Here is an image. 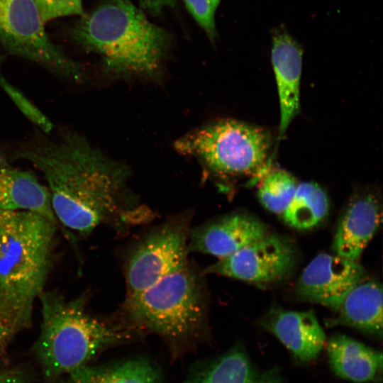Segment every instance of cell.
<instances>
[{
    "label": "cell",
    "instance_id": "6da1fadb",
    "mask_svg": "<svg viewBox=\"0 0 383 383\" xmlns=\"http://www.w3.org/2000/svg\"><path fill=\"white\" fill-rule=\"evenodd\" d=\"M11 156L30 162L43 174L57 221L82 235L101 224L124 231L151 217L148 210L126 203L127 170L77 131L25 142Z\"/></svg>",
    "mask_w": 383,
    "mask_h": 383
},
{
    "label": "cell",
    "instance_id": "7a4b0ae2",
    "mask_svg": "<svg viewBox=\"0 0 383 383\" xmlns=\"http://www.w3.org/2000/svg\"><path fill=\"white\" fill-rule=\"evenodd\" d=\"M57 223L33 211L0 209V320L13 338L32 325L52 267Z\"/></svg>",
    "mask_w": 383,
    "mask_h": 383
},
{
    "label": "cell",
    "instance_id": "3957f363",
    "mask_svg": "<svg viewBox=\"0 0 383 383\" xmlns=\"http://www.w3.org/2000/svg\"><path fill=\"white\" fill-rule=\"evenodd\" d=\"M87 296L69 299L58 292L48 291L39 297L42 323L34 351L47 383L90 365L106 350L141 335L116 318L92 315Z\"/></svg>",
    "mask_w": 383,
    "mask_h": 383
},
{
    "label": "cell",
    "instance_id": "277c9868",
    "mask_svg": "<svg viewBox=\"0 0 383 383\" xmlns=\"http://www.w3.org/2000/svg\"><path fill=\"white\" fill-rule=\"evenodd\" d=\"M207 289L188 262L145 290L126 296L116 318L141 335L153 333L179 359L206 340Z\"/></svg>",
    "mask_w": 383,
    "mask_h": 383
},
{
    "label": "cell",
    "instance_id": "5b68a950",
    "mask_svg": "<svg viewBox=\"0 0 383 383\" xmlns=\"http://www.w3.org/2000/svg\"><path fill=\"white\" fill-rule=\"evenodd\" d=\"M70 37L77 45L99 55L107 70L150 77L160 70L171 44L168 33L131 0H104L80 16Z\"/></svg>",
    "mask_w": 383,
    "mask_h": 383
},
{
    "label": "cell",
    "instance_id": "8992f818",
    "mask_svg": "<svg viewBox=\"0 0 383 383\" xmlns=\"http://www.w3.org/2000/svg\"><path fill=\"white\" fill-rule=\"evenodd\" d=\"M272 145L270 134L257 126L226 119L203 126L179 139L180 153L199 159L223 176H252L265 166Z\"/></svg>",
    "mask_w": 383,
    "mask_h": 383
},
{
    "label": "cell",
    "instance_id": "52a82bcc",
    "mask_svg": "<svg viewBox=\"0 0 383 383\" xmlns=\"http://www.w3.org/2000/svg\"><path fill=\"white\" fill-rule=\"evenodd\" d=\"M44 24L34 0H0V45L60 78L82 82L83 68L51 41Z\"/></svg>",
    "mask_w": 383,
    "mask_h": 383
},
{
    "label": "cell",
    "instance_id": "ba28073f",
    "mask_svg": "<svg viewBox=\"0 0 383 383\" xmlns=\"http://www.w3.org/2000/svg\"><path fill=\"white\" fill-rule=\"evenodd\" d=\"M190 216H174L152 228L130 248L123 264L127 296L152 286L187 262Z\"/></svg>",
    "mask_w": 383,
    "mask_h": 383
},
{
    "label": "cell",
    "instance_id": "9c48e42d",
    "mask_svg": "<svg viewBox=\"0 0 383 383\" xmlns=\"http://www.w3.org/2000/svg\"><path fill=\"white\" fill-rule=\"evenodd\" d=\"M296 260V251L288 239L268 233L235 252L218 258L204 273L268 284L287 278L294 270Z\"/></svg>",
    "mask_w": 383,
    "mask_h": 383
},
{
    "label": "cell",
    "instance_id": "30bf717a",
    "mask_svg": "<svg viewBox=\"0 0 383 383\" xmlns=\"http://www.w3.org/2000/svg\"><path fill=\"white\" fill-rule=\"evenodd\" d=\"M365 276L358 261L321 252L301 272L296 291L304 299L337 311L346 294Z\"/></svg>",
    "mask_w": 383,
    "mask_h": 383
},
{
    "label": "cell",
    "instance_id": "8fae6325",
    "mask_svg": "<svg viewBox=\"0 0 383 383\" xmlns=\"http://www.w3.org/2000/svg\"><path fill=\"white\" fill-rule=\"evenodd\" d=\"M269 233L265 223L244 213H233L190 231L188 252L227 257Z\"/></svg>",
    "mask_w": 383,
    "mask_h": 383
},
{
    "label": "cell",
    "instance_id": "7c38bea8",
    "mask_svg": "<svg viewBox=\"0 0 383 383\" xmlns=\"http://www.w3.org/2000/svg\"><path fill=\"white\" fill-rule=\"evenodd\" d=\"M303 48L284 28L272 36L271 60L278 92L280 121L279 139L300 110V83Z\"/></svg>",
    "mask_w": 383,
    "mask_h": 383
},
{
    "label": "cell",
    "instance_id": "4fadbf2b",
    "mask_svg": "<svg viewBox=\"0 0 383 383\" xmlns=\"http://www.w3.org/2000/svg\"><path fill=\"white\" fill-rule=\"evenodd\" d=\"M382 221V207L372 193L354 195L341 215L333 241L335 254L358 261L377 231Z\"/></svg>",
    "mask_w": 383,
    "mask_h": 383
},
{
    "label": "cell",
    "instance_id": "5bb4252c",
    "mask_svg": "<svg viewBox=\"0 0 383 383\" xmlns=\"http://www.w3.org/2000/svg\"><path fill=\"white\" fill-rule=\"evenodd\" d=\"M263 324L301 362L315 360L325 346V333L312 311L274 309Z\"/></svg>",
    "mask_w": 383,
    "mask_h": 383
},
{
    "label": "cell",
    "instance_id": "9a60e30c",
    "mask_svg": "<svg viewBox=\"0 0 383 383\" xmlns=\"http://www.w3.org/2000/svg\"><path fill=\"white\" fill-rule=\"evenodd\" d=\"M0 209L30 211L57 223L48 187L33 172L13 166L2 153H0Z\"/></svg>",
    "mask_w": 383,
    "mask_h": 383
},
{
    "label": "cell",
    "instance_id": "2e32d148",
    "mask_svg": "<svg viewBox=\"0 0 383 383\" xmlns=\"http://www.w3.org/2000/svg\"><path fill=\"white\" fill-rule=\"evenodd\" d=\"M327 353L333 372L355 382H381L383 362L381 351L343 334H335L327 343Z\"/></svg>",
    "mask_w": 383,
    "mask_h": 383
},
{
    "label": "cell",
    "instance_id": "e0dca14e",
    "mask_svg": "<svg viewBox=\"0 0 383 383\" xmlns=\"http://www.w3.org/2000/svg\"><path fill=\"white\" fill-rule=\"evenodd\" d=\"M382 284L365 279L346 294L329 324L350 326L382 339Z\"/></svg>",
    "mask_w": 383,
    "mask_h": 383
},
{
    "label": "cell",
    "instance_id": "ac0fdd59",
    "mask_svg": "<svg viewBox=\"0 0 383 383\" xmlns=\"http://www.w3.org/2000/svg\"><path fill=\"white\" fill-rule=\"evenodd\" d=\"M185 383H287L277 369L259 370L241 346L204 365Z\"/></svg>",
    "mask_w": 383,
    "mask_h": 383
},
{
    "label": "cell",
    "instance_id": "d6986e66",
    "mask_svg": "<svg viewBox=\"0 0 383 383\" xmlns=\"http://www.w3.org/2000/svg\"><path fill=\"white\" fill-rule=\"evenodd\" d=\"M156 365L145 357H132L113 364L89 365L69 374L65 383H160Z\"/></svg>",
    "mask_w": 383,
    "mask_h": 383
},
{
    "label": "cell",
    "instance_id": "ffe728a7",
    "mask_svg": "<svg viewBox=\"0 0 383 383\" xmlns=\"http://www.w3.org/2000/svg\"><path fill=\"white\" fill-rule=\"evenodd\" d=\"M329 200L324 189L311 182L299 183L290 204L281 215L290 227L308 230L318 226L327 216Z\"/></svg>",
    "mask_w": 383,
    "mask_h": 383
},
{
    "label": "cell",
    "instance_id": "44dd1931",
    "mask_svg": "<svg viewBox=\"0 0 383 383\" xmlns=\"http://www.w3.org/2000/svg\"><path fill=\"white\" fill-rule=\"evenodd\" d=\"M296 178L289 172L279 169L270 172L261 182L257 196L268 211L282 215L293 199L298 187Z\"/></svg>",
    "mask_w": 383,
    "mask_h": 383
},
{
    "label": "cell",
    "instance_id": "7402d4cb",
    "mask_svg": "<svg viewBox=\"0 0 383 383\" xmlns=\"http://www.w3.org/2000/svg\"><path fill=\"white\" fill-rule=\"evenodd\" d=\"M189 13L210 40L216 36L215 13L221 0H182Z\"/></svg>",
    "mask_w": 383,
    "mask_h": 383
},
{
    "label": "cell",
    "instance_id": "603a6c76",
    "mask_svg": "<svg viewBox=\"0 0 383 383\" xmlns=\"http://www.w3.org/2000/svg\"><path fill=\"white\" fill-rule=\"evenodd\" d=\"M44 23L57 18L82 16V0H34Z\"/></svg>",
    "mask_w": 383,
    "mask_h": 383
},
{
    "label": "cell",
    "instance_id": "cb8c5ba5",
    "mask_svg": "<svg viewBox=\"0 0 383 383\" xmlns=\"http://www.w3.org/2000/svg\"><path fill=\"white\" fill-rule=\"evenodd\" d=\"M31 375L23 367H0V383H30Z\"/></svg>",
    "mask_w": 383,
    "mask_h": 383
},
{
    "label": "cell",
    "instance_id": "d4e9b609",
    "mask_svg": "<svg viewBox=\"0 0 383 383\" xmlns=\"http://www.w3.org/2000/svg\"><path fill=\"white\" fill-rule=\"evenodd\" d=\"M13 337L0 320V367H8V348Z\"/></svg>",
    "mask_w": 383,
    "mask_h": 383
},
{
    "label": "cell",
    "instance_id": "484cf974",
    "mask_svg": "<svg viewBox=\"0 0 383 383\" xmlns=\"http://www.w3.org/2000/svg\"><path fill=\"white\" fill-rule=\"evenodd\" d=\"M176 0H139L141 6L153 14H157L166 7L174 6Z\"/></svg>",
    "mask_w": 383,
    "mask_h": 383
}]
</instances>
